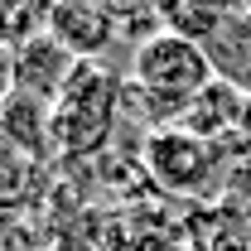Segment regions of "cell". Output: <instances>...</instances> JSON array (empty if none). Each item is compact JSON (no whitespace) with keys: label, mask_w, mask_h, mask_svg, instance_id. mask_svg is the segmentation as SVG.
<instances>
[{"label":"cell","mask_w":251,"mask_h":251,"mask_svg":"<svg viewBox=\"0 0 251 251\" xmlns=\"http://www.w3.org/2000/svg\"><path fill=\"white\" fill-rule=\"evenodd\" d=\"M73 68H77V58L44 29V34H34V39L10 49V92L39 97V101L53 106L63 97V87H68V77H73Z\"/></svg>","instance_id":"obj_4"},{"label":"cell","mask_w":251,"mask_h":251,"mask_svg":"<svg viewBox=\"0 0 251 251\" xmlns=\"http://www.w3.org/2000/svg\"><path fill=\"white\" fill-rule=\"evenodd\" d=\"M198 251H251V222H227L222 218L203 242H198Z\"/></svg>","instance_id":"obj_10"},{"label":"cell","mask_w":251,"mask_h":251,"mask_svg":"<svg viewBox=\"0 0 251 251\" xmlns=\"http://www.w3.org/2000/svg\"><path fill=\"white\" fill-rule=\"evenodd\" d=\"M5 145L20 150L29 159H49L53 155V106L25 92H5Z\"/></svg>","instance_id":"obj_8"},{"label":"cell","mask_w":251,"mask_h":251,"mask_svg":"<svg viewBox=\"0 0 251 251\" xmlns=\"http://www.w3.org/2000/svg\"><path fill=\"white\" fill-rule=\"evenodd\" d=\"M44 29L53 34V39H58L77 63H87V58H97V53L111 44L116 20L106 15V5H101V0H53V10H49V25H44Z\"/></svg>","instance_id":"obj_6"},{"label":"cell","mask_w":251,"mask_h":251,"mask_svg":"<svg viewBox=\"0 0 251 251\" xmlns=\"http://www.w3.org/2000/svg\"><path fill=\"white\" fill-rule=\"evenodd\" d=\"M218 15H222L218 0H159V20H164V29H169V34H184V39H198V44L218 29Z\"/></svg>","instance_id":"obj_9"},{"label":"cell","mask_w":251,"mask_h":251,"mask_svg":"<svg viewBox=\"0 0 251 251\" xmlns=\"http://www.w3.org/2000/svg\"><path fill=\"white\" fill-rule=\"evenodd\" d=\"M121 111V82L97 58L77 63L63 97L53 101V155L63 159H92L111 145Z\"/></svg>","instance_id":"obj_1"},{"label":"cell","mask_w":251,"mask_h":251,"mask_svg":"<svg viewBox=\"0 0 251 251\" xmlns=\"http://www.w3.org/2000/svg\"><path fill=\"white\" fill-rule=\"evenodd\" d=\"M130 251H193L188 242H179L174 232H140Z\"/></svg>","instance_id":"obj_12"},{"label":"cell","mask_w":251,"mask_h":251,"mask_svg":"<svg viewBox=\"0 0 251 251\" xmlns=\"http://www.w3.org/2000/svg\"><path fill=\"white\" fill-rule=\"evenodd\" d=\"M218 145L184 130L179 121H164L145 135V179L159 184L164 193H198L208 188L213 169H218Z\"/></svg>","instance_id":"obj_3"},{"label":"cell","mask_w":251,"mask_h":251,"mask_svg":"<svg viewBox=\"0 0 251 251\" xmlns=\"http://www.w3.org/2000/svg\"><path fill=\"white\" fill-rule=\"evenodd\" d=\"M251 121V97L237 87V82H208L203 92L188 101V111L179 116V126L184 130H193V135H203V140H213L218 145L222 135H242Z\"/></svg>","instance_id":"obj_7"},{"label":"cell","mask_w":251,"mask_h":251,"mask_svg":"<svg viewBox=\"0 0 251 251\" xmlns=\"http://www.w3.org/2000/svg\"><path fill=\"white\" fill-rule=\"evenodd\" d=\"M49 247L53 251H130L135 237H130V227H126L121 208L82 203V208H73L68 218H53Z\"/></svg>","instance_id":"obj_5"},{"label":"cell","mask_w":251,"mask_h":251,"mask_svg":"<svg viewBox=\"0 0 251 251\" xmlns=\"http://www.w3.org/2000/svg\"><path fill=\"white\" fill-rule=\"evenodd\" d=\"M101 5H106V15H111V20H121V25L155 20V15H159V0H101Z\"/></svg>","instance_id":"obj_11"},{"label":"cell","mask_w":251,"mask_h":251,"mask_svg":"<svg viewBox=\"0 0 251 251\" xmlns=\"http://www.w3.org/2000/svg\"><path fill=\"white\" fill-rule=\"evenodd\" d=\"M15 251H53V247H15Z\"/></svg>","instance_id":"obj_13"},{"label":"cell","mask_w":251,"mask_h":251,"mask_svg":"<svg viewBox=\"0 0 251 251\" xmlns=\"http://www.w3.org/2000/svg\"><path fill=\"white\" fill-rule=\"evenodd\" d=\"M130 82L164 116H184L188 101L208 82H218V73H213V58H208V49L198 39L155 29L150 39H140V49L130 58Z\"/></svg>","instance_id":"obj_2"}]
</instances>
